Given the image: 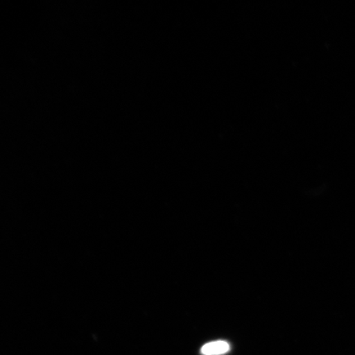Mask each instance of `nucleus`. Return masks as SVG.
Wrapping results in <instances>:
<instances>
[{
    "instance_id": "obj_1",
    "label": "nucleus",
    "mask_w": 355,
    "mask_h": 355,
    "mask_svg": "<svg viewBox=\"0 0 355 355\" xmlns=\"http://www.w3.org/2000/svg\"><path fill=\"white\" fill-rule=\"evenodd\" d=\"M230 350V345L227 341L216 340L204 345L201 349L202 355H223Z\"/></svg>"
}]
</instances>
